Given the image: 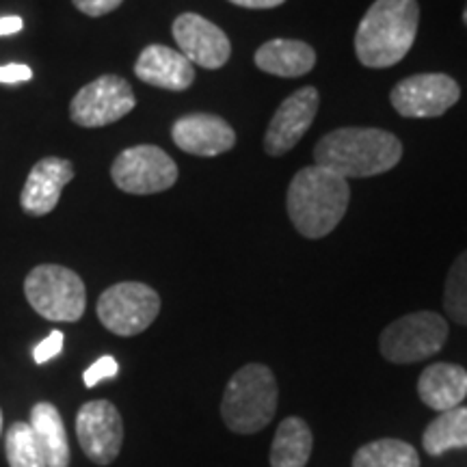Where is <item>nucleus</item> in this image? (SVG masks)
I'll return each mask as SVG.
<instances>
[{
  "instance_id": "2",
  "label": "nucleus",
  "mask_w": 467,
  "mask_h": 467,
  "mask_svg": "<svg viewBox=\"0 0 467 467\" xmlns=\"http://www.w3.org/2000/svg\"><path fill=\"white\" fill-rule=\"evenodd\" d=\"M418 25V0H375L355 33L361 66L383 69L400 63L416 42Z\"/></svg>"
},
{
  "instance_id": "30",
  "label": "nucleus",
  "mask_w": 467,
  "mask_h": 467,
  "mask_svg": "<svg viewBox=\"0 0 467 467\" xmlns=\"http://www.w3.org/2000/svg\"><path fill=\"white\" fill-rule=\"evenodd\" d=\"M230 3L244 9H273V7H279V5H284L285 0H230Z\"/></svg>"
},
{
  "instance_id": "17",
  "label": "nucleus",
  "mask_w": 467,
  "mask_h": 467,
  "mask_svg": "<svg viewBox=\"0 0 467 467\" xmlns=\"http://www.w3.org/2000/svg\"><path fill=\"white\" fill-rule=\"evenodd\" d=\"M420 400L435 411L461 407L467 396V370L457 364H433L418 379Z\"/></svg>"
},
{
  "instance_id": "23",
  "label": "nucleus",
  "mask_w": 467,
  "mask_h": 467,
  "mask_svg": "<svg viewBox=\"0 0 467 467\" xmlns=\"http://www.w3.org/2000/svg\"><path fill=\"white\" fill-rule=\"evenodd\" d=\"M9 467H48L28 422H14L5 435Z\"/></svg>"
},
{
  "instance_id": "21",
  "label": "nucleus",
  "mask_w": 467,
  "mask_h": 467,
  "mask_svg": "<svg viewBox=\"0 0 467 467\" xmlns=\"http://www.w3.org/2000/svg\"><path fill=\"white\" fill-rule=\"evenodd\" d=\"M422 446L431 457H440L454 448H467V407L441 411L426 426Z\"/></svg>"
},
{
  "instance_id": "11",
  "label": "nucleus",
  "mask_w": 467,
  "mask_h": 467,
  "mask_svg": "<svg viewBox=\"0 0 467 467\" xmlns=\"http://www.w3.org/2000/svg\"><path fill=\"white\" fill-rule=\"evenodd\" d=\"M461 98V87L448 74H416L400 80L389 93L402 117H440Z\"/></svg>"
},
{
  "instance_id": "28",
  "label": "nucleus",
  "mask_w": 467,
  "mask_h": 467,
  "mask_svg": "<svg viewBox=\"0 0 467 467\" xmlns=\"http://www.w3.org/2000/svg\"><path fill=\"white\" fill-rule=\"evenodd\" d=\"M31 78H33V69L25 66V63H11V66L0 67V83L5 85L28 83Z\"/></svg>"
},
{
  "instance_id": "5",
  "label": "nucleus",
  "mask_w": 467,
  "mask_h": 467,
  "mask_svg": "<svg viewBox=\"0 0 467 467\" xmlns=\"http://www.w3.org/2000/svg\"><path fill=\"white\" fill-rule=\"evenodd\" d=\"M25 295L35 312L52 323H76L87 307L83 279L66 266H35L25 282Z\"/></svg>"
},
{
  "instance_id": "31",
  "label": "nucleus",
  "mask_w": 467,
  "mask_h": 467,
  "mask_svg": "<svg viewBox=\"0 0 467 467\" xmlns=\"http://www.w3.org/2000/svg\"><path fill=\"white\" fill-rule=\"evenodd\" d=\"M0 435H3V411H0Z\"/></svg>"
},
{
  "instance_id": "13",
  "label": "nucleus",
  "mask_w": 467,
  "mask_h": 467,
  "mask_svg": "<svg viewBox=\"0 0 467 467\" xmlns=\"http://www.w3.org/2000/svg\"><path fill=\"white\" fill-rule=\"evenodd\" d=\"M320 96L317 87H301L279 104L265 134V150L271 156H282L306 137L318 113Z\"/></svg>"
},
{
  "instance_id": "1",
  "label": "nucleus",
  "mask_w": 467,
  "mask_h": 467,
  "mask_svg": "<svg viewBox=\"0 0 467 467\" xmlns=\"http://www.w3.org/2000/svg\"><path fill=\"white\" fill-rule=\"evenodd\" d=\"M350 202L348 180L314 165L292 178L285 195L288 217L306 238H325L340 225Z\"/></svg>"
},
{
  "instance_id": "8",
  "label": "nucleus",
  "mask_w": 467,
  "mask_h": 467,
  "mask_svg": "<svg viewBox=\"0 0 467 467\" xmlns=\"http://www.w3.org/2000/svg\"><path fill=\"white\" fill-rule=\"evenodd\" d=\"M110 178L117 189L130 195H154L175 184L178 165L156 145H134L117 156Z\"/></svg>"
},
{
  "instance_id": "10",
  "label": "nucleus",
  "mask_w": 467,
  "mask_h": 467,
  "mask_svg": "<svg viewBox=\"0 0 467 467\" xmlns=\"http://www.w3.org/2000/svg\"><path fill=\"white\" fill-rule=\"evenodd\" d=\"M76 437L96 465H110L124 443V420L109 400H91L78 409Z\"/></svg>"
},
{
  "instance_id": "19",
  "label": "nucleus",
  "mask_w": 467,
  "mask_h": 467,
  "mask_svg": "<svg viewBox=\"0 0 467 467\" xmlns=\"http://www.w3.org/2000/svg\"><path fill=\"white\" fill-rule=\"evenodd\" d=\"M31 429L35 440L39 443L46 465L48 467H69V441L63 424L61 413L52 402H37L31 411Z\"/></svg>"
},
{
  "instance_id": "6",
  "label": "nucleus",
  "mask_w": 467,
  "mask_h": 467,
  "mask_svg": "<svg viewBox=\"0 0 467 467\" xmlns=\"http://www.w3.org/2000/svg\"><path fill=\"white\" fill-rule=\"evenodd\" d=\"M448 337V323L435 312L407 314L383 329L379 350L392 364H416L440 353Z\"/></svg>"
},
{
  "instance_id": "12",
  "label": "nucleus",
  "mask_w": 467,
  "mask_h": 467,
  "mask_svg": "<svg viewBox=\"0 0 467 467\" xmlns=\"http://www.w3.org/2000/svg\"><path fill=\"white\" fill-rule=\"evenodd\" d=\"M173 39L178 50L192 66L219 69L230 61L232 44L217 25L197 14H182L173 22Z\"/></svg>"
},
{
  "instance_id": "22",
  "label": "nucleus",
  "mask_w": 467,
  "mask_h": 467,
  "mask_svg": "<svg viewBox=\"0 0 467 467\" xmlns=\"http://www.w3.org/2000/svg\"><path fill=\"white\" fill-rule=\"evenodd\" d=\"M353 467H420V457L411 443L377 440L355 452Z\"/></svg>"
},
{
  "instance_id": "4",
  "label": "nucleus",
  "mask_w": 467,
  "mask_h": 467,
  "mask_svg": "<svg viewBox=\"0 0 467 467\" xmlns=\"http://www.w3.org/2000/svg\"><path fill=\"white\" fill-rule=\"evenodd\" d=\"M279 389L271 368L247 364L227 383L221 400V418L238 435H254L275 418Z\"/></svg>"
},
{
  "instance_id": "14",
  "label": "nucleus",
  "mask_w": 467,
  "mask_h": 467,
  "mask_svg": "<svg viewBox=\"0 0 467 467\" xmlns=\"http://www.w3.org/2000/svg\"><path fill=\"white\" fill-rule=\"evenodd\" d=\"M171 137L180 150L195 156H219L236 143L234 128L219 115L208 113L180 117L171 128Z\"/></svg>"
},
{
  "instance_id": "25",
  "label": "nucleus",
  "mask_w": 467,
  "mask_h": 467,
  "mask_svg": "<svg viewBox=\"0 0 467 467\" xmlns=\"http://www.w3.org/2000/svg\"><path fill=\"white\" fill-rule=\"evenodd\" d=\"M117 372H119V364H117L115 358L104 355V358L98 359L96 364H91L89 368H87L85 375H83V381L87 388H96V385L104 381V379H113Z\"/></svg>"
},
{
  "instance_id": "26",
  "label": "nucleus",
  "mask_w": 467,
  "mask_h": 467,
  "mask_svg": "<svg viewBox=\"0 0 467 467\" xmlns=\"http://www.w3.org/2000/svg\"><path fill=\"white\" fill-rule=\"evenodd\" d=\"M63 342H66V337H63L61 331H52L46 340H42L37 347H35L33 350L35 364H46V361L57 358V355L63 350Z\"/></svg>"
},
{
  "instance_id": "20",
  "label": "nucleus",
  "mask_w": 467,
  "mask_h": 467,
  "mask_svg": "<svg viewBox=\"0 0 467 467\" xmlns=\"http://www.w3.org/2000/svg\"><path fill=\"white\" fill-rule=\"evenodd\" d=\"M312 448V429L306 420L285 418L273 437L271 467H306Z\"/></svg>"
},
{
  "instance_id": "15",
  "label": "nucleus",
  "mask_w": 467,
  "mask_h": 467,
  "mask_svg": "<svg viewBox=\"0 0 467 467\" xmlns=\"http://www.w3.org/2000/svg\"><path fill=\"white\" fill-rule=\"evenodd\" d=\"M74 180V167L66 159H48L39 161L28 173L25 189H22V208L33 217H44L57 208L58 197H61L66 184Z\"/></svg>"
},
{
  "instance_id": "18",
  "label": "nucleus",
  "mask_w": 467,
  "mask_h": 467,
  "mask_svg": "<svg viewBox=\"0 0 467 467\" xmlns=\"http://www.w3.org/2000/svg\"><path fill=\"white\" fill-rule=\"evenodd\" d=\"M255 66L282 78H299L317 66V52L299 39H271L255 52Z\"/></svg>"
},
{
  "instance_id": "27",
  "label": "nucleus",
  "mask_w": 467,
  "mask_h": 467,
  "mask_svg": "<svg viewBox=\"0 0 467 467\" xmlns=\"http://www.w3.org/2000/svg\"><path fill=\"white\" fill-rule=\"evenodd\" d=\"M72 3L74 7L83 11L85 16L100 17V16L110 14V11H115L121 3H124V0H72Z\"/></svg>"
},
{
  "instance_id": "29",
  "label": "nucleus",
  "mask_w": 467,
  "mask_h": 467,
  "mask_svg": "<svg viewBox=\"0 0 467 467\" xmlns=\"http://www.w3.org/2000/svg\"><path fill=\"white\" fill-rule=\"evenodd\" d=\"M22 26H25L22 17H17V16L0 17V37H7V35L20 33Z\"/></svg>"
},
{
  "instance_id": "7",
  "label": "nucleus",
  "mask_w": 467,
  "mask_h": 467,
  "mask_svg": "<svg viewBox=\"0 0 467 467\" xmlns=\"http://www.w3.org/2000/svg\"><path fill=\"white\" fill-rule=\"evenodd\" d=\"M161 312V296L148 284L121 282L98 299V318L110 334L130 337L143 334Z\"/></svg>"
},
{
  "instance_id": "9",
  "label": "nucleus",
  "mask_w": 467,
  "mask_h": 467,
  "mask_svg": "<svg viewBox=\"0 0 467 467\" xmlns=\"http://www.w3.org/2000/svg\"><path fill=\"white\" fill-rule=\"evenodd\" d=\"M132 87L121 76H100L85 85L69 104V117L83 128H102L115 124L134 109Z\"/></svg>"
},
{
  "instance_id": "24",
  "label": "nucleus",
  "mask_w": 467,
  "mask_h": 467,
  "mask_svg": "<svg viewBox=\"0 0 467 467\" xmlns=\"http://www.w3.org/2000/svg\"><path fill=\"white\" fill-rule=\"evenodd\" d=\"M443 307L454 323L467 327V251L454 260L451 271H448Z\"/></svg>"
},
{
  "instance_id": "3",
  "label": "nucleus",
  "mask_w": 467,
  "mask_h": 467,
  "mask_svg": "<svg viewBox=\"0 0 467 467\" xmlns=\"http://www.w3.org/2000/svg\"><path fill=\"white\" fill-rule=\"evenodd\" d=\"M402 145L392 132L379 128H337L314 148L317 165L350 178H372L399 165Z\"/></svg>"
},
{
  "instance_id": "16",
  "label": "nucleus",
  "mask_w": 467,
  "mask_h": 467,
  "mask_svg": "<svg viewBox=\"0 0 467 467\" xmlns=\"http://www.w3.org/2000/svg\"><path fill=\"white\" fill-rule=\"evenodd\" d=\"M139 80L167 91H184L195 80V66L180 50L151 44L134 63Z\"/></svg>"
},
{
  "instance_id": "32",
  "label": "nucleus",
  "mask_w": 467,
  "mask_h": 467,
  "mask_svg": "<svg viewBox=\"0 0 467 467\" xmlns=\"http://www.w3.org/2000/svg\"><path fill=\"white\" fill-rule=\"evenodd\" d=\"M463 22L467 25V5H465V11H463Z\"/></svg>"
}]
</instances>
